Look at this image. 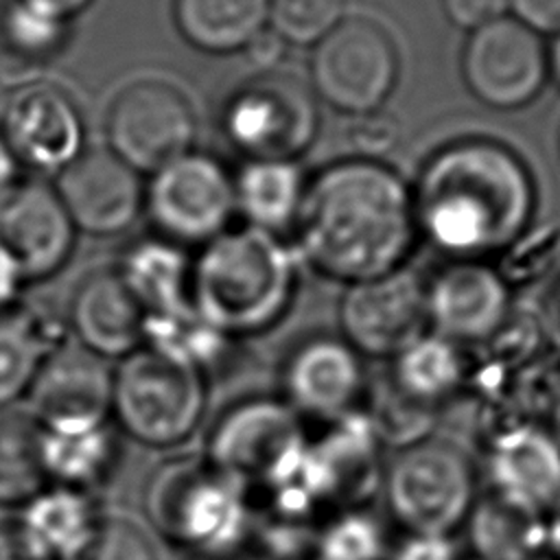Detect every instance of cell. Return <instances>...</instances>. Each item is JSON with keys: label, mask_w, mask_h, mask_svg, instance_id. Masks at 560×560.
I'll return each mask as SVG.
<instances>
[{"label": "cell", "mask_w": 560, "mask_h": 560, "mask_svg": "<svg viewBox=\"0 0 560 560\" xmlns=\"http://www.w3.org/2000/svg\"><path fill=\"white\" fill-rule=\"evenodd\" d=\"M477 560H527L547 549L545 516L521 510L494 492L477 494L464 525Z\"/></svg>", "instance_id": "28"}, {"label": "cell", "mask_w": 560, "mask_h": 560, "mask_svg": "<svg viewBox=\"0 0 560 560\" xmlns=\"http://www.w3.org/2000/svg\"><path fill=\"white\" fill-rule=\"evenodd\" d=\"M120 459V433L107 420L81 429H42V466L48 486L90 492L103 486Z\"/></svg>", "instance_id": "23"}, {"label": "cell", "mask_w": 560, "mask_h": 560, "mask_svg": "<svg viewBox=\"0 0 560 560\" xmlns=\"http://www.w3.org/2000/svg\"><path fill=\"white\" fill-rule=\"evenodd\" d=\"M365 387L361 354L346 339L308 337L280 365V396L302 420L328 424L359 411Z\"/></svg>", "instance_id": "13"}, {"label": "cell", "mask_w": 560, "mask_h": 560, "mask_svg": "<svg viewBox=\"0 0 560 560\" xmlns=\"http://www.w3.org/2000/svg\"><path fill=\"white\" fill-rule=\"evenodd\" d=\"M398 140V125L392 116L381 109L354 116L348 129L350 147L361 155V160H374L387 153Z\"/></svg>", "instance_id": "37"}, {"label": "cell", "mask_w": 560, "mask_h": 560, "mask_svg": "<svg viewBox=\"0 0 560 560\" xmlns=\"http://www.w3.org/2000/svg\"><path fill=\"white\" fill-rule=\"evenodd\" d=\"M387 560H462L446 534H405L389 547Z\"/></svg>", "instance_id": "38"}, {"label": "cell", "mask_w": 560, "mask_h": 560, "mask_svg": "<svg viewBox=\"0 0 560 560\" xmlns=\"http://www.w3.org/2000/svg\"><path fill=\"white\" fill-rule=\"evenodd\" d=\"M77 228L52 184L18 179L0 197V249L24 282H42L70 260Z\"/></svg>", "instance_id": "14"}, {"label": "cell", "mask_w": 560, "mask_h": 560, "mask_svg": "<svg viewBox=\"0 0 560 560\" xmlns=\"http://www.w3.org/2000/svg\"><path fill=\"white\" fill-rule=\"evenodd\" d=\"M52 188L77 232L92 236L120 234L144 210L140 173L109 149H83L55 175Z\"/></svg>", "instance_id": "17"}, {"label": "cell", "mask_w": 560, "mask_h": 560, "mask_svg": "<svg viewBox=\"0 0 560 560\" xmlns=\"http://www.w3.org/2000/svg\"><path fill=\"white\" fill-rule=\"evenodd\" d=\"M208 376L153 348H138L112 370L109 422L153 451H179L206 424Z\"/></svg>", "instance_id": "5"}, {"label": "cell", "mask_w": 560, "mask_h": 560, "mask_svg": "<svg viewBox=\"0 0 560 560\" xmlns=\"http://www.w3.org/2000/svg\"><path fill=\"white\" fill-rule=\"evenodd\" d=\"M462 74L475 98L494 109L527 105L549 74L547 50L536 31L516 18H499L470 31Z\"/></svg>", "instance_id": "12"}, {"label": "cell", "mask_w": 560, "mask_h": 560, "mask_svg": "<svg viewBox=\"0 0 560 560\" xmlns=\"http://www.w3.org/2000/svg\"><path fill=\"white\" fill-rule=\"evenodd\" d=\"M304 420L280 394L254 392L225 402L201 429V457L249 497L289 479L306 451Z\"/></svg>", "instance_id": "6"}, {"label": "cell", "mask_w": 560, "mask_h": 560, "mask_svg": "<svg viewBox=\"0 0 560 560\" xmlns=\"http://www.w3.org/2000/svg\"><path fill=\"white\" fill-rule=\"evenodd\" d=\"M468 383V361L459 343L442 335H418L394 354L392 387L409 402L433 411L451 402Z\"/></svg>", "instance_id": "26"}, {"label": "cell", "mask_w": 560, "mask_h": 560, "mask_svg": "<svg viewBox=\"0 0 560 560\" xmlns=\"http://www.w3.org/2000/svg\"><path fill=\"white\" fill-rule=\"evenodd\" d=\"M107 149L138 173H155L192 151L197 118L188 96L168 81L138 79L112 101Z\"/></svg>", "instance_id": "11"}, {"label": "cell", "mask_w": 560, "mask_h": 560, "mask_svg": "<svg viewBox=\"0 0 560 560\" xmlns=\"http://www.w3.org/2000/svg\"><path fill=\"white\" fill-rule=\"evenodd\" d=\"M398 77L396 44L372 18H343L313 46L311 88L330 107L361 116L381 109Z\"/></svg>", "instance_id": "9"}, {"label": "cell", "mask_w": 560, "mask_h": 560, "mask_svg": "<svg viewBox=\"0 0 560 560\" xmlns=\"http://www.w3.org/2000/svg\"><path fill=\"white\" fill-rule=\"evenodd\" d=\"M18 160L0 133V197L18 182Z\"/></svg>", "instance_id": "45"}, {"label": "cell", "mask_w": 560, "mask_h": 560, "mask_svg": "<svg viewBox=\"0 0 560 560\" xmlns=\"http://www.w3.org/2000/svg\"><path fill=\"white\" fill-rule=\"evenodd\" d=\"M63 560H160V551L151 529L131 514L101 508L90 536Z\"/></svg>", "instance_id": "34"}, {"label": "cell", "mask_w": 560, "mask_h": 560, "mask_svg": "<svg viewBox=\"0 0 560 560\" xmlns=\"http://www.w3.org/2000/svg\"><path fill=\"white\" fill-rule=\"evenodd\" d=\"M542 427L560 446V381H556L542 405Z\"/></svg>", "instance_id": "44"}, {"label": "cell", "mask_w": 560, "mask_h": 560, "mask_svg": "<svg viewBox=\"0 0 560 560\" xmlns=\"http://www.w3.org/2000/svg\"><path fill=\"white\" fill-rule=\"evenodd\" d=\"M378 490L405 534L446 536L464 525L479 494L470 457L435 435L396 448L383 464Z\"/></svg>", "instance_id": "7"}, {"label": "cell", "mask_w": 560, "mask_h": 560, "mask_svg": "<svg viewBox=\"0 0 560 560\" xmlns=\"http://www.w3.org/2000/svg\"><path fill=\"white\" fill-rule=\"evenodd\" d=\"M0 560H55L20 523L18 516L0 518Z\"/></svg>", "instance_id": "39"}, {"label": "cell", "mask_w": 560, "mask_h": 560, "mask_svg": "<svg viewBox=\"0 0 560 560\" xmlns=\"http://www.w3.org/2000/svg\"><path fill=\"white\" fill-rule=\"evenodd\" d=\"M46 486L39 422L28 409H0V508H22Z\"/></svg>", "instance_id": "31"}, {"label": "cell", "mask_w": 560, "mask_h": 560, "mask_svg": "<svg viewBox=\"0 0 560 560\" xmlns=\"http://www.w3.org/2000/svg\"><path fill=\"white\" fill-rule=\"evenodd\" d=\"M24 284L26 282L13 260L0 249V313H7L20 304Z\"/></svg>", "instance_id": "43"}, {"label": "cell", "mask_w": 560, "mask_h": 560, "mask_svg": "<svg viewBox=\"0 0 560 560\" xmlns=\"http://www.w3.org/2000/svg\"><path fill=\"white\" fill-rule=\"evenodd\" d=\"M547 63H549V72L553 74V79L560 85V33H556L551 50L547 52Z\"/></svg>", "instance_id": "48"}, {"label": "cell", "mask_w": 560, "mask_h": 560, "mask_svg": "<svg viewBox=\"0 0 560 560\" xmlns=\"http://www.w3.org/2000/svg\"><path fill=\"white\" fill-rule=\"evenodd\" d=\"M508 7L536 33H560V0H508Z\"/></svg>", "instance_id": "41"}, {"label": "cell", "mask_w": 560, "mask_h": 560, "mask_svg": "<svg viewBox=\"0 0 560 560\" xmlns=\"http://www.w3.org/2000/svg\"><path fill=\"white\" fill-rule=\"evenodd\" d=\"M560 254V228L542 225L532 232H523L512 245L505 247L499 276L510 282H534L540 278Z\"/></svg>", "instance_id": "36"}, {"label": "cell", "mask_w": 560, "mask_h": 560, "mask_svg": "<svg viewBox=\"0 0 560 560\" xmlns=\"http://www.w3.org/2000/svg\"><path fill=\"white\" fill-rule=\"evenodd\" d=\"M427 319V289L411 271L348 284L339 304L343 339L370 357H394L413 341Z\"/></svg>", "instance_id": "16"}, {"label": "cell", "mask_w": 560, "mask_h": 560, "mask_svg": "<svg viewBox=\"0 0 560 560\" xmlns=\"http://www.w3.org/2000/svg\"><path fill=\"white\" fill-rule=\"evenodd\" d=\"M510 315V293L497 269L462 260L442 269L427 289V317L435 332L459 341H488Z\"/></svg>", "instance_id": "20"}, {"label": "cell", "mask_w": 560, "mask_h": 560, "mask_svg": "<svg viewBox=\"0 0 560 560\" xmlns=\"http://www.w3.org/2000/svg\"><path fill=\"white\" fill-rule=\"evenodd\" d=\"M534 188L523 162L492 140H466L435 153L413 197L416 225L462 258L505 249L527 228Z\"/></svg>", "instance_id": "2"}, {"label": "cell", "mask_w": 560, "mask_h": 560, "mask_svg": "<svg viewBox=\"0 0 560 560\" xmlns=\"http://www.w3.org/2000/svg\"><path fill=\"white\" fill-rule=\"evenodd\" d=\"M144 346L210 376L232 357L234 339L210 326L192 306L147 315Z\"/></svg>", "instance_id": "30"}, {"label": "cell", "mask_w": 560, "mask_h": 560, "mask_svg": "<svg viewBox=\"0 0 560 560\" xmlns=\"http://www.w3.org/2000/svg\"><path fill=\"white\" fill-rule=\"evenodd\" d=\"M446 18L466 31H475L492 20L503 18L508 0H440Z\"/></svg>", "instance_id": "40"}, {"label": "cell", "mask_w": 560, "mask_h": 560, "mask_svg": "<svg viewBox=\"0 0 560 560\" xmlns=\"http://www.w3.org/2000/svg\"><path fill=\"white\" fill-rule=\"evenodd\" d=\"M553 315H556V330L560 332V287L556 289V293H553Z\"/></svg>", "instance_id": "50"}, {"label": "cell", "mask_w": 560, "mask_h": 560, "mask_svg": "<svg viewBox=\"0 0 560 560\" xmlns=\"http://www.w3.org/2000/svg\"><path fill=\"white\" fill-rule=\"evenodd\" d=\"M116 271L147 315L173 313L192 306V260H188L182 245L158 234L140 238L125 249Z\"/></svg>", "instance_id": "24"}, {"label": "cell", "mask_w": 560, "mask_h": 560, "mask_svg": "<svg viewBox=\"0 0 560 560\" xmlns=\"http://www.w3.org/2000/svg\"><path fill=\"white\" fill-rule=\"evenodd\" d=\"M144 210L155 234L175 245H206L236 214L234 177L212 155L188 151L151 173Z\"/></svg>", "instance_id": "10"}, {"label": "cell", "mask_w": 560, "mask_h": 560, "mask_svg": "<svg viewBox=\"0 0 560 560\" xmlns=\"http://www.w3.org/2000/svg\"><path fill=\"white\" fill-rule=\"evenodd\" d=\"M284 42L282 37L271 31L269 26L265 31H260L245 48L243 55L247 57V61L258 70V72H271L276 70V66L280 63L282 55H284Z\"/></svg>", "instance_id": "42"}, {"label": "cell", "mask_w": 560, "mask_h": 560, "mask_svg": "<svg viewBox=\"0 0 560 560\" xmlns=\"http://www.w3.org/2000/svg\"><path fill=\"white\" fill-rule=\"evenodd\" d=\"M173 22L192 48L232 55L269 26V0H173Z\"/></svg>", "instance_id": "27"}, {"label": "cell", "mask_w": 560, "mask_h": 560, "mask_svg": "<svg viewBox=\"0 0 560 560\" xmlns=\"http://www.w3.org/2000/svg\"><path fill=\"white\" fill-rule=\"evenodd\" d=\"M219 122L243 160L295 162L317 136V96L293 74L258 72L225 98Z\"/></svg>", "instance_id": "8"}, {"label": "cell", "mask_w": 560, "mask_h": 560, "mask_svg": "<svg viewBox=\"0 0 560 560\" xmlns=\"http://www.w3.org/2000/svg\"><path fill=\"white\" fill-rule=\"evenodd\" d=\"M300 254L348 284L396 271L416 232L413 197L376 160H346L306 182L295 221Z\"/></svg>", "instance_id": "1"}, {"label": "cell", "mask_w": 560, "mask_h": 560, "mask_svg": "<svg viewBox=\"0 0 560 560\" xmlns=\"http://www.w3.org/2000/svg\"><path fill=\"white\" fill-rule=\"evenodd\" d=\"M346 18V0H269V28L284 44L315 46Z\"/></svg>", "instance_id": "35"}, {"label": "cell", "mask_w": 560, "mask_h": 560, "mask_svg": "<svg viewBox=\"0 0 560 560\" xmlns=\"http://www.w3.org/2000/svg\"><path fill=\"white\" fill-rule=\"evenodd\" d=\"M20 523L55 558L63 560L90 536L101 505L90 492L46 486L26 505L20 508Z\"/></svg>", "instance_id": "29"}, {"label": "cell", "mask_w": 560, "mask_h": 560, "mask_svg": "<svg viewBox=\"0 0 560 560\" xmlns=\"http://www.w3.org/2000/svg\"><path fill=\"white\" fill-rule=\"evenodd\" d=\"M70 37V20L28 0L0 4V44L22 61L42 63L59 55Z\"/></svg>", "instance_id": "32"}, {"label": "cell", "mask_w": 560, "mask_h": 560, "mask_svg": "<svg viewBox=\"0 0 560 560\" xmlns=\"http://www.w3.org/2000/svg\"><path fill=\"white\" fill-rule=\"evenodd\" d=\"M488 490L508 503L547 516L560 499V446L534 420L499 424L483 446Z\"/></svg>", "instance_id": "18"}, {"label": "cell", "mask_w": 560, "mask_h": 560, "mask_svg": "<svg viewBox=\"0 0 560 560\" xmlns=\"http://www.w3.org/2000/svg\"><path fill=\"white\" fill-rule=\"evenodd\" d=\"M0 133L18 164L57 175L83 153L85 125L63 88L37 81L11 92L2 109Z\"/></svg>", "instance_id": "15"}, {"label": "cell", "mask_w": 560, "mask_h": 560, "mask_svg": "<svg viewBox=\"0 0 560 560\" xmlns=\"http://www.w3.org/2000/svg\"><path fill=\"white\" fill-rule=\"evenodd\" d=\"M192 560H252V556L247 549H243V551H234V553H225V556H199Z\"/></svg>", "instance_id": "49"}, {"label": "cell", "mask_w": 560, "mask_h": 560, "mask_svg": "<svg viewBox=\"0 0 560 560\" xmlns=\"http://www.w3.org/2000/svg\"><path fill=\"white\" fill-rule=\"evenodd\" d=\"M545 532H547V551L560 560V499L545 516Z\"/></svg>", "instance_id": "46"}, {"label": "cell", "mask_w": 560, "mask_h": 560, "mask_svg": "<svg viewBox=\"0 0 560 560\" xmlns=\"http://www.w3.org/2000/svg\"><path fill=\"white\" fill-rule=\"evenodd\" d=\"M295 284L293 252L278 234L228 228L192 260L190 302L210 326L241 341L265 335L287 315Z\"/></svg>", "instance_id": "3"}, {"label": "cell", "mask_w": 560, "mask_h": 560, "mask_svg": "<svg viewBox=\"0 0 560 560\" xmlns=\"http://www.w3.org/2000/svg\"><path fill=\"white\" fill-rule=\"evenodd\" d=\"M468 560H477V558H468Z\"/></svg>", "instance_id": "52"}, {"label": "cell", "mask_w": 560, "mask_h": 560, "mask_svg": "<svg viewBox=\"0 0 560 560\" xmlns=\"http://www.w3.org/2000/svg\"><path fill=\"white\" fill-rule=\"evenodd\" d=\"M387 529L365 505L335 510L315 532V560H387Z\"/></svg>", "instance_id": "33"}, {"label": "cell", "mask_w": 560, "mask_h": 560, "mask_svg": "<svg viewBox=\"0 0 560 560\" xmlns=\"http://www.w3.org/2000/svg\"><path fill=\"white\" fill-rule=\"evenodd\" d=\"M142 514L158 538L190 558L243 551L249 542V492L199 451L171 453L147 472Z\"/></svg>", "instance_id": "4"}, {"label": "cell", "mask_w": 560, "mask_h": 560, "mask_svg": "<svg viewBox=\"0 0 560 560\" xmlns=\"http://www.w3.org/2000/svg\"><path fill=\"white\" fill-rule=\"evenodd\" d=\"M28 2H35V4H39V7H46V9L55 11L57 15L66 18V20H72L77 13H81L83 9H88L92 0H28Z\"/></svg>", "instance_id": "47"}, {"label": "cell", "mask_w": 560, "mask_h": 560, "mask_svg": "<svg viewBox=\"0 0 560 560\" xmlns=\"http://www.w3.org/2000/svg\"><path fill=\"white\" fill-rule=\"evenodd\" d=\"M527 560H556L547 549L545 551H538V553H534V556H529Z\"/></svg>", "instance_id": "51"}, {"label": "cell", "mask_w": 560, "mask_h": 560, "mask_svg": "<svg viewBox=\"0 0 560 560\" xmlns=\"http://www.w3.org/2000/svg\"><path fill=\"white\" fill-rule=\"evenodd\" d=\"M112 370L79 343L48 354L26 394L42 429H81L109 420Z\"/></svg>", "instance_id": "19"}, {"label": "cell", "mask_w": 560, "mask_h": 560, "mask_svg": "<svg viewBox=\"0 0 560 560\" xmlns=\"http://www.w3.org/2000/svg\"><path fill=\"white\" fill-rule=\"evenodd\" d=\"M234 177L236 212L245 225L278 234L293 228L306 177L293 160H243Z\"/></svg>", "instance_id": "25"}, {"label": "cell", "mask_w": 560, "mask_h": 560, "mask_svg": "<svg viewBox=\"0 0 560 560\" xmlns=\"http://www.w3.org/2000/svg\"><path fill=\"white\" fill-rule=\"evenodd\" d=\"M68 328L98 359H122L144 346L147 313L114 269H94L72 291Z\"/></svg>", "instance_id": "21"}, {"label": "cell", "mask_w": 560, "mask_h": 560, "mask_svg": "<svg viewBox=\"0 0 560 560\" xmlns=\"http://www.w3.org/2000/svg\"><path fill=\"white\" fill-rule=\"evenodd\" d=\"M70 341L66 315L18 304L0 313V409L26 398L44 359Z\"/></svg>", "instance_id": "22"}]
</instances>
